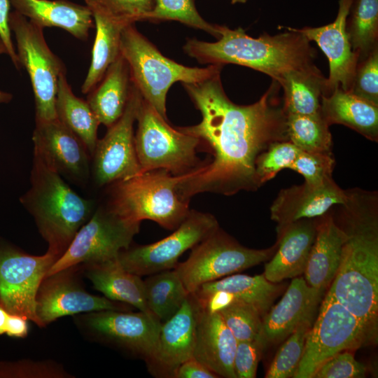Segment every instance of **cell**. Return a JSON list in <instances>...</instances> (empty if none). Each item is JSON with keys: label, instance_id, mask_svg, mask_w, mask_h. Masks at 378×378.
<instances>
[{"label": "cell", "instance_id": "45", "mask_svg": "<svg viewBox=\"0 0 378 378\" xmlns=\"http://www.w3.org/2000/svg\"><path fill=\"white\" fill-rule=\"evenodd\" d=\"M10 5L9 0H0V37L6 46L7 55L15 66L19 69L20 65L11 38V31L8 24Z\"/></svg>", "mask_w": 378, "mask_h": 378}, {"label": "cell", "instance_id": "36", "mask_svg": "<svg viewBox=\"0 0 378 378\" xmlns=\"http://www.w3.org/2000/svg\"><path fill=\"white\" fill-rule=\"evenodd\" d=\"M313 323L314 320L302 323L284 340L265 374V378L294 377Z\"/></svg>", "mask_w": 378, "mask_h": 378}, {"label": "cell", "instance_id": "33", "mask_svg": "<svg viewBox=\"0 0 378 378\" xmlns=\"http://www.w3.org/2000/svg\"><path fill=\"white\" fill-rule=\"evenodd\" d=\"M144 284L148 307L161 323L178 311L189 295L174 269L150 274Z\"/></svg>", "mask_w": 378, "mask_h": 378}, {"label": "cell", "instance_id": "22", "mask_svg": "<svg viewBox=\"0 0 378 378\" xmlns=\"http://www.w3.org/2000/svg\"><path fill=\"white\" fill-rule=\"evenodd\" d=\"M316 218L276 227L277 247L262 273L267 280L279 283L303 274L316 236Z\"/></svg>", "mask_w": 378, "mask_h": 378}, {"label": "cell", "instance_id": "4", "mask_svg": "<svg viewBox=\"0 0 378 378\" xmlns=\"http://www.w3.org/2000/svg\"><path fill=\"white\" fill-rule=\"evenodd\" d=\"M30 183L21 202L48 244V251L59 258L92 216L96 202L79 195L35 154Z\"/></svg>", "mask_w": 378, "mask_h": 378}, {"label": "cell", "instance_id": "16", "mask_svg": "<svg viewBox=\"0 0 378 378\" xmlns=\"http://www.w3.org/2000/svg\"><path fill=\"white\" fill-rule=\"evenodd\" d=\"M80 265L46 276L36 297V313L45 327L57 318L69 315L102 311H132V306L89 293L78 278Z\"/></svg>", "mask_w": 378, "mask_h": 378}, {"label": "cell", "instance_id": "10", "mask_svg": "<svg viewBox=\"0 0 378 378\" xmlns=\"http://www.w3.org/2000/svg\"><path fill=\"white\" fill-rule=\"evenodd\" d=\"M140 223L120 216L104 203L97 206L46 276L75 265L118 258L122 251L131 246L134 237L139 232Z\"/></svg>", "mask_w": 378, "mask_h": 378}, {"label": "cell", "instance_id": "38", "mask_svg": "<svg viewBox=\"0 0 378 378\" xmlns=\"http://www.w3.org/2000/svg\"><path fill=\"white\" fill-rule=\"evenodd\" d=\"M218 313L237 342L259 337L262 317L252 305L234 300Z\"/></svg>", "mask_w": 378, "mask_h": 378}, {"label": "cell", "instance_id": "39", "mask_svg": "<svg viewBox=\"0 0 378 378\" xmlns=\"http://www.w3.org/2000/svg\"><path fill=\"white\" fill-rule=\"evenodd\" d=\"M300 150L290 141L272 144L255 162V172L262 186L284 169H290Z\"/></svg>", "mask_w": 378, "mask_h": 378}, {"label": "cell", "instance_id": "44", "mask_svg": "<svg viewBox=\"0 0 378 378\" xmlns=\"http://www.w3.org/2000/svg\"><path fill=\"white\" fill-rule=\"evenodd\" d=\"M265 349L259 337L252 340L237 342L234 371L236 378H254L261 354Z\"/></svg>", "mask_w": 378, "mask_h": 378}, {"label": "cell", "instance_id": "13", "mask_svg": "<svg viewBox=\"0 0 378 378\" xmlns=\"http://www.w3.org/2000/svg\"><path fill=\"white\" fill-rule=\"evenodd\" d=\"M218 227L212 214L190 210L169 236L153 244L130 246L119 253L118 260L124 269L140 276L174 269L183 253Z\"/></svg>", "mask_w": 378, "mask_h": 378}, {"label": "cell", "instance_id": "19", "mask_svg": "<svg viewBox=\"0 0 378 378\" xmlns=\"http://www.w3.org/2000/svg\"><path fill=\"white\" fill-rule=\"evenodd\" d=\"M200 309L195 294L189 293L178 311L162 323L156 353L147 363L154 376L172 378L177 368L192 358Z\"/></svg>", "mask_w": 378, "mask_h": 378}, {"label": "cell", "instance_id": "37", "mask_svg": "<svg viewBox=\"0 0 378 378\" xmlns=\"http://www.w3.org/2000/svg\"><path fill=\"white\" fill-rule=\"evenodd\" d=\"M153 8L142 20L153 22L175 20L187 26L202 29L216 38L219 34L217 24L206 22L198 13L195 0H153Z\"/></svg>", "mask_w": 378, "mask_h": 378}, {"label": "cell", "instance_id": "3", "mask_svg": "<svg viewBox=\"0 0 378 378\" xmlns=\"http://www.w3.org/2000/svg\"><path fill=\"white\" fill-rule=\"evenodd\" d=\"M276 35L248 36L241 27L235 29L217 24L216 42L189 38L183 47L188 56L201 64H234L261 71L278 83L294 71H312L316 52L309 41L294 28Z\"/></svg>", "mask_w": 378, "mask_h": 378}, {"label": "cell", "instance_id": "47", "mask_svg": "<svg viewBox=\"0 0 378 378\" xmlns=\"http://www.w3.org/2000/svg\"><path fill=\"white\" fill-rule=\"evenodd\" d=\"M27 321L22 316L9 313L6 322V333L10 337H25L29 330Z\"/></svg>", "mask_w": 378, "mask_h": 378}, {"label": "cell", "instance_id": "2", "mask_svg": "<svg viewBox=\"0 0 378 378\" xmlns=\"http://www.w3.org/2000/svg\"><path fill=\"white\" fill-rule=\"evenodd\" d=\"M336 223L346 232L342 259L328 290L354 315L369 344L378 335V195L360 188L346 190Z\"/></svg>", "mask_w": 378, "mask_h": 378}, {"label": "cell", "instance_id": "48", "mask_svg": "<svg viewBox=\"0 0 378 378\" xmlns=\"http://www.w3.org/2000/svg\"><path fill=\"white\" fill-rule=\"evenodd\" d=\"M9 312L0 304V335L6 333V326Z\"/></svg>", "mask_w": 378, "mask_h": 378}, {"label": "cell", "instance_id": "8", "mask_svg": "<svg viewBox=\"0 0 378 378\" xmlns=\"http://www.w3.org/2000/svg\"><path fill=\"white\" fill-rule=\"evenodd\" d=\"M277 247L247 248L220 227L192 248L188 258L174 268L189 293L202 284L246 270L272 258Z\"/></svg>", "mask_w": 378, "mask_h": 378}, {"label": "cell", "instance_id": "42", "mask_svg": "<svg viewBox=\"0 0 378 378\" xmlns=\"http://www.w3.org/2000/svg\"><path fill=\"white\" fill-rule=\"evenodd\" d=\"M356 96L378 106V48L358 62L351 88Z\"/></svg>", "mask_w": 378, "mask_h": 378}, {"label": "cell", "instance_id": "27", "mask_svg": "<svg viewBox=\"0 0 378 378\" xmlns=\"http://www.w3.org/2000/svg\"><path fill=\"white\" fill-rule=\"evenodd\" d=\"M321 114L329 126L343 125L370 141H378V106L349 91L338 88L328 95L322 94Z\"/></svg>", "mask_w": 378, "mask_h": 378}, {"label": "cell", "instance_id": "9", "mask_svg": "<svg viewBox=\"0 0 378 378\" xmlns=\"http://www.w3.org/2000/svg\"><path fill=\"white\" fill-rule=\"evenodd\" d=\"M8 24L16 41L20 65L30 78L36 122L57 118V85L60 74L66 71L64 64L49 48L43 29L16 11L10 13Z\"/></svg>", "mask_w": 378, "mask_h": 378}, {"label": "cell", "instance_id": "46", "mask_svg": "<svg viewBox=\"0 0 378 378\" xmlns=\"http://www.w3.org/2000/svg\"><path fill=\"white\" fill-rule=\"evenodd\" d=\"M218 376L193 357L181 363L172 378H218Z\"/></svg>", "mask_w": 378, "mask_h": 378}, {"label": "cell", "instance_id": "43", "mask_svg": "<svg viewBox=\"0 0 378 378\" xmlns=\"http://www.w3.org/2000/svg\"><path fill=\"white\" fill-rule=\"evenodd\" d=\"M352 351L345 350L332 356L317 370L313 378L365 377L368 369L355 358Z\"/></svg>", "mask_w": 378, "mask_h": 378}, {"label": "cell", "instance_id": "26", "mask_svg": "<svg viewBox=\"0 0 378 378\" xmlns=\"http://www.w3.org/2000/svg\"><path fill=\"white\" fill-rule=\"evenodd\" d=\"M80 266L93 287L104 297L127 304L155 318L147 305L144 280L124 269L118 258Z\"/></svg>", "mask_w": 378, "mask_h": 378}, {"label": "cell", "instance_id": "41", "mask_svg": "<svg viewBox=\"0 0 378 378\" xmlns=\"http://www.w3.org/2000/svg\"><path fill=\"white\" fill-rule=\"evenodd\" d=\"M91 11L102 13L126 24L141 21L153 8V0H85Z\"/></svg>", "mask_w": 378, "mask_h": 378}, {"label": "cell", "instance_id": "23", "mask_svg": "<svg viewBox=\"0 0 378 378\" xmlns=\"http://www.w3.org/2000/svg\"><path fill=\"white\" fill-rule=\"evenodd\" d=\"M346 239L330 210L316 218V236L303 273L309 286L323 292L330 287L339 269Z\"/></svg>", "mask_w": 378, "mask_h": 378}, {"label": "cell", "instance_id": "34", "mask_svg": "<svg viewBox=\"0 0 378 378\" xmlns=\"http://www.w3.org/2000/svg\"><path fill=\"white\" fill-rule=\"evenodd\" d=\"M349 15V41L360 62L377 48L378 0H354Z\"/></svg>", "mask_w": 378, "mask_h": 378}, {"label": "cell", "instance_id": "49", "mask_svg": "<svg viewBox=\"0 0 378 378\" xmlns=\"http://www.w3.org/2000/svg\"><path fill=\"white\" fill-rule=\"evenodd\" d=\"M12 99V94L0 90V103H7Z\"/></svg>", "mask_w": 378, "mask_h": 378}, {"label": "cell", "instance_id": "30", "mask_svg": "<svg viewBox=\"0 0 378 378\" xmlns=\"http://www.w3.org/2000/svg\"><path fill=\"white\" fill-rule=\"evenodd\" d=\"M91 12L96 35L90 66L81 86L83 94H88L101 81L109 66L120 55L121 34L128 25L102 13Z\"/></svg>", "mask_w": 378, "mask_h": 378}, {"label": "cell", "instance_id": "29", "mask_svg": "<svg viewBox=\"0 0 378 378\" xmlns=\"http://www.w3.org/2000/svg\"><path fill=\"white\" fill-rule=\"evenodd\" d=\"M55 108L57 118L83 142L92 157L100 123L87 101L73 93L66 71L59 78Z\"/></svg>", "mask_w": 378, "mask_h": 378}, {"label": "cell", "instance_id": "25", "mask_svg": "<svg viewBox=\"0 0 378 378\" xmlns=\"http://www.w3.org/2000/svg\"><path fill=\"white\" fill-rule=\"evenodd\" d=\"M15 11L38 27H59L85 41L94 26L90 9L68 0H9Z\"/></svg>", "mask_w": 378, "mask_h": 378}, {"label": "cell", "instance_id": "40", "mask_svg": "<svg viewBox=\"0 0 378 378\" xmlns=\"http://www.w3.org/2000/svg\"><path fill=\"white\" fill-rule=\"evenodd\" d=\"M335 161L331 153H312L300 150L290 169L304 178V183L314 186L332 180Z\"/></svg>", "mask_w": 378, "mask_h": 378}, {"label": "cell", "instance_id": "7", "mask_svg": "<svg viewBox=\"0 0 378 378\" xmlns=\"http://www.w3.org/2000/svg\"><path fill=\"white\" fill-rule=\"evenodd\" d=\"M167 120L142 97L134 135L141 172L164 169L174 176H181L199 169L206 164L197 156L200 141L178 127H172Z\"/></svg>", "mask_w": 378, "mask_h": 378}, {"label": "cell", "instance_id": "14", "mask_svg": "<svg viewBox=\"0 0 378 378\" xmlns=\"http://www.w3.org/2000/svg\"><path fill=\"white\" fill-rule=\"evenodd\" d=\"M141 99V94L132 83L124 113L108 128L104 136L98 139L91 158L90 178L96 187L106 188L141 173L134 124Z\"/></svg>", "mask_w": 378, "mask_h": 378}, {"label": "cell", "instance_id": "51", "mask_svg": "<svg viewBox=\"0 0 378 378\" xmlns=\"http://www.w3.org/2000/svg\"><path fill=\"white\" fill-rule=\"evenodd\" d=\"M247 1V0H231V3L232 4H237V3H239V4H244Z\"/></svg>", "mask_w": 378, "mask_h": 378}, {"label": "cell", "instance_id": "11", "mask_svg": "<svg viewBox=\"0 0 378 378\" xmlns=\"http://www.w3.org/2000/svg\"><path fill=\"white\" fill-rule=\"evenodd\" d=\"M318 308L293 378H313L317 370L336 354L369 344L357 318L329 290Z\"/></svg>", "mask_w": 378, "mask_h": 378}, {"label": "cell", "instance_id": "6", "mask_svg": "<svg viewBox=\"0 0 378 378\" xmlns=\"http://www.w3.org/2000/svg\"><path fill=\"white\" fill-rule=\"evenodd\" d=\"M134 24H128L122 29L120 55L128 64L132 82L143 99L167 120L166 99L172 84L203 81L220 73L223 66L199 68L178 64L164 57L136 29Z\"/></svg>", "mask_w": 378, "mask_h": 378}, {"label": "cell", "instance_id": "21", "mask_svg": "<svg viewBox=\"0 0 378 378\" xmlns=\"http://www.w3.org/2000/svg\"><path fill=\"white\" fill-rule=\"evenodd\" d=\"M347 199L346 190L331 180L322 186L304 183L281 189L271 207V218L276 227L302 220L318 218L332 207L344 204Z\"/></svg>", "mask_w": 378, "mask_h": 378}, {"label": "cell", "instance_id": "5", "mask_svg": "<svg viewBox=\"0 0 378 378\" xmlns=\"http://www.w3.org/2000/svg\"><path fill=\"white\" fill-rule=\"evenodd\" d=\"M183 176L164 169L141 172L105 188L104 204L129 220H150L174 230L190 212L189 202L180 197L177 190Z\"/></svg>", "mask_w": 378, "mask_h": 378}, {"label": "cell", "instance_id": "1", "mask_svg": "<svg viewBox=\"0 0 378 378\" xmlns=\"http://www.w3.org/2000/svg\"><path fill=\"white\" fill-rule=\"evenodd\" d=\"M220 74L183 83L202 120L178 128L197 137L213 155L211 162L185 174L178 184L180 197L188 202L201 192L230 196L257 190L261 187L255 172L258 158L272 144L288 140L286 113L276 81L256 102L239 105L226 95Z\"/></svg>", "mask_w": 378, "mask_h": 378}, {"label": "cell", "instance_id": "12", "mask_svg": "<svg viewBox=\"0 0 378 378\" xmlns=\"http://www.w3.org/2000/svg\"><path fill=\"white\" fill-rule=\"evenodd\" d=\"M76 325L88 337L149 363L156 353L162 323L142 312L102 310L77 314Z\"/></svg>", "mask_w": 378, "mask_h": 378}, {"label": "cell", "instance_id": "32", "mask_svg": "<svg viewBox=\"0 0 378 378\" xmlns=\"http://www.w3.org/2000/svg\"><path fill=\"white\" fill-rule=\"evenodd\" d=\"M326 79L318 69L287 74L279 83L284 90L283 103L286 114H321V99L325 94Z\"/></svg>", "mask_w": 378, "mask_h": 378}, {"label": "cell", "instance_id": "35", "mask_svg": "<svg viewBox=\"0 0 378 378\" xmlns=\"http://www.w3.org/2000/svg\"><path fill=\"white\" fill-rule=\"evenodd\" d=\"M329 127L321 114H286L288 141L302 151L331 153L332 141Z\"/></svg>", "mask_w": 378, "mask_h": 378}, {"label": "cell", "instance_id": "17", "mask_svg": "<svg viewBox=\"0 0 378 378\" xmlns=\"http://www.w3.org/2000/svg\"><path fill=\"white\" fill-rule=\"evenodd\" d=\"M34 154L63 178L85 186L91 177V155L83 142L57 118L36 122Z\"/></svg>", "mask_w": 378, "mask_h": 378}, {"label": "cell", "instance_id": "20", "mask_svg": "<svg viewBox=\"0 0 378 378\" xmlns=\"http://www.w3.org/2000/svg\"><path fill=\"white\" fill-rule=\"evenodd\" d=\"M323 293L303 276L293 278L281 300L262 318L259 339L264 347L283 342L302 323L314 320Z\"/></svg>", "mask_w": 378, "mask_h": 378}, {"label": "cell", "instance_id": "28", "mask_svg": "<svg viewBox=\"0 0 378 378\" xmlns=\"http://www.w3.org/2000/svg\"><path fill=\"white\" fill-rule=\"evenodd\" d=\"M132 85L128 64L120 54L86 100L100 124L113 125L125 109Z\"/></svg>", "mask_w": 378, "mask_h": 378}, {"label": "cell", "instance_id": "31", "mask_svg": "<svg viewBox=\"0 0 378 378\" xmlns=\"http://www.w3.org/2000/svg\"><path fill=\"white\" fill-rule=\"evenodd\" d=\"M217 290L227 292L234 300L252 305L263 318L280 293L281 286L278 283L269 281L262 274L255 276L238 274L204 284L196 291L206 293Z\"/></svg>", "mask_w": 378, "mask_h": 378}, {"label": "cell", "instance_id": "50", "mask_svg": "<svg viewBox=\"0 0 378 378\" xmlns=\"http://www.w3.org/2000/svg\"><path fill=\"white\" fill-rule=\"evenodd\" d=\"M1 54H7V50L2 39L0 37V55Z\"/></svg>", "mask_w": 378, "mask_h": 378}, {"label": "cell", "instance_id": "24", "mask_svg": "<svg viewBox=\"0 0 378 378\" xmlns=\"http://www.w3.org/2000/svg\"><path fill=\"white\" fill-rule=\"evenodd\" d=\"M237 344L220 314L208 313L201 308L192 357L218 377L236 378L234 358Z\"/></svg>", "mask_w": 378, "mask_h": 378}, {"label": "cell", "instance_id": "18", "mask_svg": "<svg viewBox=\"0 0 378 378\" xmlns=\"http://www.w3.org/2000/svg\"><path fill=\"white\" fill-rule=\"evenodd\" d=\"M354 0H340L337 15L332 23L319 27L295 29L309 41H314L326 55L330 73L326 79L325 94L341 88L349 91L358 58L354 52L346 30V20Z\"/></svg>", "mask_w": 378, "mask_h": 378}, {"label": "cell", "instance_id": "15", "mask_svg": "<svg viewBox=\"0 0 378 378\" xmlns=\"http://www.w3.org/2000/svg\"><path fill=\"white\" fill-rule=\"evenodd\" d=\"M59 258L48 251L34 255L14 249L0 251V304L41 327L36 297L48 270Z\"/></svg>", "mask_w": 378, "mask_h": 378}]
</instances>
